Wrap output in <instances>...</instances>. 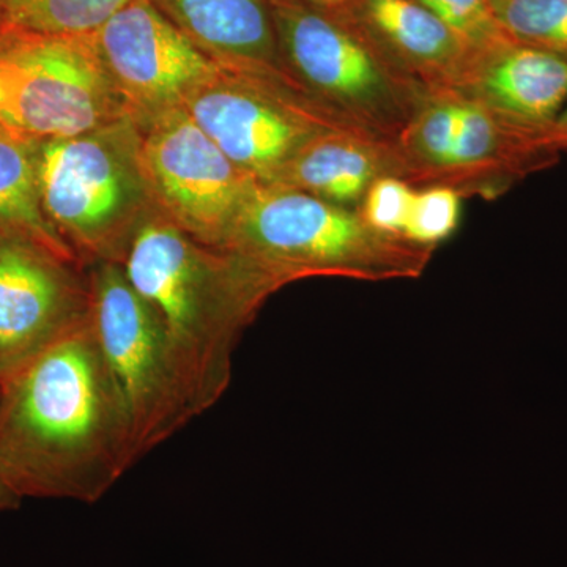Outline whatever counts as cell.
Masks as SVG:
<instances>
[{
    "instance_id": "1",
    "label": "cell",
    "mask_w": 567,
    "mask_h": 567,
    "mask_svg": "<svg viewBox=\"0 0 567 567\" xmlns=\"http://www.w3.org/2000/svg\"><path fill=\"white\" fill-rule=\"evenodd\" d=\"M91 319L0 382V476L21 499H102L136 464Z\"/></svg>"
},
{
    "instance_id": "2",
    "label": "cell",
    "mask_w": 567,
    "mask_h": 567,
    "mask_svg": "<svg viewBox=\"0 0 567 567\" xmlns=\"http://www.w3.org/2000/svg\"><path fill=\"white\" fill-rule=\"evenodd\" d=\"M122 268L162 320L194 416L204 415L230 385L238 336L279 282L164 216L140 224Z\"/></svg>"
},
{
    "instance_id": "3",
    "label": "cell",
    "mask_w": 567,
    "mask_h": 567,
    "mask_svg": "<svg viewBox=\"0 0 567 567\" xmlns=\"http://www.w3.org/2000/svg\"><path fill=\"white\" fill-rule=\"evenodd\" d=\"M388 238L339 205L289 186L256 185L223 251L279 284L309 275H417L423 256Z\"/></svg>"
},
{
    "instance_id": "4",
    "label": "cell",
    "mask_w": 567,
    "mask_h": 567,
    "mask_svg": "<svg viewBox=\"0 0 567 567\" xmlns=\"http://www.w3.org/2000/svg\"><path fill=\"white\" fill-rule=\"evenodd\" d=\"M137 137L118 121L95 132L37 144V177L48 221L74 256L122 264L142 197Z\"/></svg>"
},
{
    "instance_id": "5",
    "label": "cell",
    "mask_w": 567,
    "mask_h": 567,
    "mask_svg": "<svg viewBox=\"0 0 567 567\" xmlns=\"http://www.w3.org/2000/svg\"><path fill=\"white\" fill-rule=\"evenodd\" d=\"M122 112L95 33L0 31V132L37 145L95 132Z\"/></svg>"
},
{
    "instance_id": "6",
    "label": "cell",
    "mask_w": 567,
    "mask_h": 567,
    "mask_svg": "<svg viewBox=\"0 0 567 567\" xmlns=\"http://www.w3.org/2000/svg\"><path fill=\"white\" fill-rule=\"evenodd\" d=\"M89 319L121 393L140 461L194 420L162 320L134 290L122 264L89 278Z\"/></svg>"
},
{
    "instance_id": "7",
    "label": "cell",
    "mask_w": 567,
    "mask_h": 567,
    "mask_svg": "<svg viewBox=\"0 0 567 567\" xmlns=\"http://www.w3.org/2000/svg\"><path fill=\"white\" fill-rule=\"evenodd\" d=\"M148 125L137 142L148 196L183 233L223 249L238 213L259 183L219 151L182 104L151 118Z\"/></svg>"
},
{
    "instance_id": "8",
    "label": "cell",
    "mask_w": 567,
    "mask_h": 567,
    "mask_svg": "<svg viewBox=\"0 0 567 567\" xmlns=\"http://www.w3.org/2000/svg\"><path fill=\"white\" fill-rule=\"evenodd\" d=\"M96 47L126 112L156 117L223 73L151 0H132L95 32Z\"/></svg>"
},
{
    "instance_id": "9",
    "label": "cell",
    "mask_w": 567,
    "mask_h": 567,
    "mask_svg": "<svg viewBox=\"0 0 567 567\" xmlns=\"http://www.w3.org/2000/svg\"><path fill=\"white\" fill-rule=\"evenodd\" d=\"M73 265L0 230V382L87 319Z\"/></svg>"
},
{
    "instance_id": "10",
    "label": "cell",
    "mask_w": 567,
    "mask_h": 567,
    "mask_svg": "<svg viewBox=\"0 0 567 567\" xmlns=\"http://www.w3.org/2000/svg\"><path fill=\"white\" fill-rule=\"evenodd\" d=\"M203 132L246 175L276 185L311 130L275 100L229 76L197 89L182 104Z\"/></svg>"
},
{
    "instance_id": "11",
    "label": "cell",
    "mask_w": 567,
    "mask_h": 567,
    "mask_svg": "<svg viewBox=\"0 0 567 567\" xmlns=\"http://www.w3.org/2000/svg\"><path fill=\"white\" fill-rule=\"evenodd\" d=\"M271 13L279 43L312 87L364 115L388 106L385 71L352 33L295 0H276Z\"/></svg>"
},
{
    "instance_id": "12",
    "label": "cell",
    "mask_w": 567,
    "mask_h": 567,
    "mask_svg": "<svg viewBox=\"0 0 567 567\" xmlns=\"http://www.w3.org/2000/svg\"><path fill=\"white\" fill-rule=\"evenodd\" d=\"M487 55L480 80L484 106L543 142L567 103L566 55L518 41Z\"/></svg>"
},
{
    "instance_id": "13",
    "label": "cell",
    "mask_w": 567,
    "mask_h": 567,
    "mask_svg": "<svg viewBox=\"0 0 567 567\" xmlns=\"http://www.w3.org/2000/svg\"><path fill=\"white\" fill-rule=\"evenodd\" d=\"M227 70H265L275 62L274 13L265 0H151Z\"/></svg>"
},
{
    "instance_id": "14",
    "label": "cell",
    "mask_w": 567,
    "mask_h": 567,
    "mask_svg": "<svg viewBox=\"0 0 567 567\" xmlns=\"http://www.w3.org/2000/svg\"><path fill=\"white\" fill-rule=\"evenodd\" d=\"M35 147L0 132V230L76 264L41 207Z\"/></svg>"
},
{
    "instance_id": "15",
    "label": "cell",
    "mask_w": 567,
    "mask_h": 567,
    "mask_svg": "<svg viewBox=\"0 0 567 567\" xmlns=\"http://www.w3.org/2000/svg\"><path fill=\"white\" fill-rule=\"evenodd\" d=\"M375 163L363 148L334 137H312L284 171L279 186L334 205L357 203L374 183Z\"/></svg>"
},
{
    "instance_id": "16",
    "label": "cell",
    "mask_w": 567,
    "mask_h": 567,
    "mask_svg": "<svg viewBox=\"0 0 567 567\" xmlns=\"http://www.w3.org/2000/svg\"><path fill=\"white\" fill-rule=\"evenodd\" d=\"M372 28L406 61L429 70L454 69L466 44L417 0H364Z\"/></svg>"
},
{
    "instance_id": "17",
    "label": "cell",
    "mask_w": 567,
    "mask_h": 567,
    "mask_svg": "<svg viewBox=\"0 0 567 567\" xmlns=\"http://www.w3.org/2000/svg\"><path fill=\"white\" fill-rule=\"evenodd\" d=\"M132 0H0V31L91 35Z\"/></svg>"
},
{
    "instance_id": "18",
    "label": "cell",
    "mask_w": 567,
    "mask_h": 567,
    "mask_svg": "<svg viewBox=\"0 0 567 567\" xmlns=\"http://www.w3.org/2000/svg\"><path fill=\"white\" fill-rule=\"evenodd\" d=\"M491 6L511 39L567 58V0H491Z\"/></svg>"
},
{
    "instance_id": "19",
    "label": "cell",
    "mask_w": 567,
    "mask_h": 567,
    "mask_svg": "<svg viewBox=\"0 0 567 567\" xmlns=\"http://www.w3.org/2000/svg\"><path fill=\"white\" fill-rule=\"evenodd\" d=\"M445 22L466 47L486 51L502 50L514 40L496 20L491 0H417Z\"/></svg>"
},
{
    "instance_id": "20",
    "label": "cell",
    "mask_w": 567,
    "mask_h": 567,
    "mask_svg": "<svg viewBox=\"0 0 567 567\" xmlns=\"http://www.w3.org/2000/svg\"><path fill=\"white\" fill-rule=\"evenodd\" d=\"M461 200L453 189L434 188L415 194L404 235L420 245L446 240L457 229Z\"/></svg>"
},
{
    "instance_id": "21",
    "label": "cell",
    "mask_w": 567,
    "mask_h": 567,
    "mask_svg": "<svg viewBox=\"0 0 567 567\" xmlns=\"http://www.w3.org/2000/svg\"><path fill=\"white\" fill-rule=\"evenodd\" d=\"M415 194L395 178L375 181L365 194L364 223L386 237L404 234Z\"/></svg>"
},
{
    "instance_id": "22",
    "label": "cell",
    "mask_w": 567,
    "mask_h": 567,
    "mask_svg": "<svg viewBox=\"0 0 567 567\" xmlns=\"http://www.w3.org/2000/svg\"><path fill=\"white\" fill-rule=\"evenodd\" d=\"M461 100H445L429 107L413 130L415 151L427 162L447 166L456 140Z\"/></svg>"
},
{
    "instance_id": "23",
    "label": "cell",
    "mask_w": 567,
    "mask_h": 567,
    "mask_svg": "<svg viewBox=\"0 0 567 567\" xmlns=\"http://www.w3.org/2000/svg\"><path fill=\"white\" fill-rule=\"evenodd\" d=\"M543 144L551 152L558 153L559 151L567 152V103L559 112L557 121L544 134Z\"/></svg>"
},
{
    "instance_id": "24",
    "label": "cell",
    "mask_w": 567,
    "mask_h": 567,
    "mask_svg": "<svg viewBox=\"0 0 567 567\" xmlns=\"http://www.w3.org/2000/svg\"><path fill=\"white\" fill-rule=\"evenodd\" d=\"M21 503L22 499L20 496L14 494V492L3 483L2 476H0V514L18 509Z\"/></svg>"
},
{
    "instance_id": "25",
    "label": "cell",
    "mask_w": 567,
    "mask_h": 567,
    "mask_svg": "<svg viewBox=\"0 0 567 567\" xmlns=\"http://www.w3.org/2000/svg\"><path fill=\"white\" fill-rule=\"evenodd\" d=\"M323 2H328V0H323Z\"/></svg>"
}]
</instances>
